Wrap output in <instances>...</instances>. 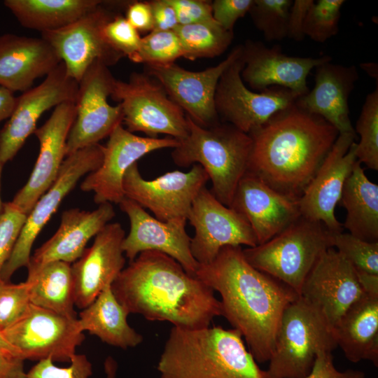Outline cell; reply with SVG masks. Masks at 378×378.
<instances>
[{"mask_svg": "<svg viewBox=\"0 0 378 378\" xmlns=\"http://www.w3.org/2000/svg\"><path fill=\"white\" fill-rule=\"evenodd\" d=\"M344 0H318L309 8L304 23V34L317 43H325L339 31Z\"/></svg>", "mask_w": 378, "mask_h": 378, "instance_id": "obj_39", "label": "cell"}, {"mask_svg": "<svg viewBox=\"0 0 378 378\" xmlns=\"http://www.w3.org/2000/svg\"><path fill=\"white\" fill-rule=\"evenodd\" d=\"M17 97L10 90L0 86V122L12 114Z\"/></svg>", "mask_w": 378, "mask_h": 378, "instance_id": "obj_51", "label": "cell"}, {"mask_svg": "<svg viewBox=\"0 0 378 378\" xmlns=\"http://www.w3.org/2000/svg\"><path fill=\"white\" fill-rule=\"evenodd\" d=\"M178 144V139L170 136H139L119 125L109 135L106 146H103L101 165L88 174L80 188L85 192L92 191L97 204H119L125 197L122 182L127 169L147 153L164 148H174Z\"/></svg>", "mask_w": 378, "mask_h": 378, "instance_id": "obj_19", "label": "cell"}, {"mask_svg": "<svg viewBox=\"0 0 378 378\" xmlns=\"http://www.w3.org/2000/svg\"><path fill=\"white\" fill-rule=\"evenodd\" d=\"M27 217V215L11 202L4 203L0 212V274L12 253Z\"/></svg>", "mask_w": 378, "mask_h": 378, "instance_id": "obj_43", "label": "cell"}, {"mask_svg": "<svg viewBox=\"0 0 378 378\" xmlns=\"http://www.w3.org/2000/svg\"><path fill=\"white\" fill-rule=\"evenodd\" d=\"M337 346L351 362L378 365V295L363 293L332 328Z\"/></svg>", "mask_w": 378, "mask_h": 378, "instance_id": "obj_29", "label": "cell"}, {"mask_svg": "<svg viewBox=\"0 0 378 378\" xmlns=\"http://www.w3.org/2000/svg\"><path fill=\"white\" fill-rule=\"evenodd\" d=\"M209 180L208 174L198 164L187 172L175 170L146 180L135 162L126 172L122 187L125 197L149 209L158 220L166 222L187 220L195 198Z\"/></svg>", "mask_w": 378, "mask_h": 378, "instance_id": "obj_13", "label": "cell"}, {"mask_svg": "<svg viewBox=\"0 0 378 378\" xmlns=\"http://www.w3.org/2000/svg\"><path fill=\"white\" fill-rule=\"evenodd\" d=\"M111 289L129 314L168 321L183 329L207 328L221 316L214 290L186 272L176 260L157 251L140 253L121 271Z\"/></svg>", "mask_w": 378, "mask_h": 378, "instance_id": "obj_2", "label": "cell"}, {"mask_svg": "<svg viewBox=\"0 0 378 378\" xmlns=\"http://www.w3.org/2000/svg\"><path fill=\"white\" fill-rule=\"evenodd\" d=\"M356 134L360 141L356 145L357 160L372 170H378V85L364 101L356 121Z\"/></svg>", "mask_w": 378, "mask_h": 378, "instance_id": "obj_35", "label": "cell"}, {"mask_svg": "<svg viewBox=\"0 0 378 378\" xmlns=\"http://www.w3.org/2000/svg\"><path fill=\"white\" fill-rule=\"evenodd\" d=\"M75 118V102H64L35 130L39 154L27 182L11 201L27 215L56 180L66 157V141Z\"/></svg>", "mask_w": 378, "mask_h": 378, "instance_id": "obj_23", "label": "cell"}, {"mask_svg": "<svg viewBox=\"0 0 378 378\" xmlns=\"http://www.w3.org/2000/svg\"><path fill=\"white\" fill-rule=\"evenodd\" d=\"M337 347L326 318L299 296L282 314L267 370L272 378H306L316 356Z\"/></svg>", "mask_w": 378, "mask_h": 378, "instance_id": "obj_7", "label": "cell"}, {"mask_svg": "<svg viewBox=\"0 0 378 378\" xmlns=\"http://www.w3.org/2000/svg\"><path fill=\"white\" fill-rule=\"evenodd\" d=\"M125 18L139 31H152L154 22L149 1H132L126 9Z\"/></svg>", "mask_w": 378, "mask_h": 378, "instance_id": "obj_47", "label": "cell"}, {"mask_svg": "<svg viewBox=\"0 0 378 378\" xmlns=\"http://www.w3.org/2000/svg\"><path fill=\"white\" fill-rule=\"evenodd\" d=\"M332 234L323 223L300 216L267 241L242 251L251 266L299 295L320 255L332 247Z\"/></svg>", "mask_w": 378, "mask_h": 378, "instance_id": "obj_6", "label": "cell"}, {"mask_svg": "<svg viewBox=\"0 0 378 378\" xmlns=\"http://www.w3.org/2000/svg\"><path fill=\"white\" fill-rule=\"evenodd\" d=\"M115 215L110 202L100 204L92 211L71 209L64 211L57 230L31 255L27 267L28 274L51 262L74 263L83 255L90 239Z\"/></svg>", "mask_w": 378, "mask_h": 378, "instance_id": "obj_26", "label": "cell"}, {"mask_svg": "<svg viewBox=\"0 0 378 378\" xmlns=\"http://www.w3.org/2000/svg\"><path fill=\"white\" fill-rule=\"evenodd\" d=\"M314 2L313 0L293 1L288 15V38L298 42L304 38V23L307 13Z\"/></svg>", "mask_w": 378, "mask_h": 378, "instance_id": "obj_48", "label": "cell"}, {"mask_svg": "<svg viewBox=\"0 0 378 378\" xmlns=\"http://www.w3.org/2000/svg\"><path fill=\"white\" fill-rule=\"evenodd\" d=\"M99 0H5L24 27L41 32L64 27L92 10Z\"/></svg>", "mask_w": 378, "mask_h": 378, "instance_id": "obj_32", "label": "cell"}, {"mask_svg": "<svg viewBox=\"0 0 378 378\" xmlns=\"http://www.w3.org/2000/svg\"><path fill=\"white\" fill-rule=\"evenodd\" d=\"M102 149L103 146L99 144L89 146L64 160L56 180L27 215L12 253L1 271L0 277L4 281L9 282L18 269L28 267L37 236L80 178L101 165Z\"/></svg>", "mask_w": 378, "mask_h": 378, "instance_id": "obj_9", "label": "cell"}, {"mask_svg": "<svg viewBox=\"0 0 378 378\" xmlns=\"http://www.w3.org/2000/svg\"><path fill=\"white\" fill-rule=\"evenodd\" d=\"M103 1L92 10L61 29L41 32V38L55 49L67 74L78 83L95 61L108 67L124 57L106 41L103 28L117 13Z\"/></svg>", "mask_w": 378, "mask_h": 378, "instance_id": "obj_14", "label": "cell"}, {"mask_svg": "<svg viewBox=\"0 0 378 378\" xmlns=\"http://www.w3.org/2000/svg\"><path fill=\"white\" fill-rule=\"evenodd\" d=\"M248 134L252 148L247 172L279 193L299 200L339 132L294 104Z\"/></svg>", "mask_w": 378, "mask_h": 378, "instance_id": "obj_3", "label": "cell"}, {"mask_svg": "<svg viewBox=\"0 0 378 378\" xmlns=\"http://www.w3.org/2000/svg\"><path fill=\"white\" fill-rule=\"evenodd\" d=\"M103 34L113 50L130 59L139 50L141 39L139 31L119 13L105 24Z\"/></svg>", "mask_w": 378, "mask_h": 378, "instance_id": "obj_42", "label": "cell"}, {"mask_svg": "<svg viewBox=\"0 0 378 378\" xmlns=\"http://www.w3.org/2000/svg\"><path fill=\"white\" fill-rule=\"evenodd\" d=\"M243 57L244 66L241 76L250 88L262 92L271 87H280L300 97L309 90L307 78L310 71L332 59L330 55L288 56L279 45L268 47L261 41L251 40L243 45Z\"/></svg>", "mask_w": 378, "mask_h": 378, "instance_id": "obj_22", "label": "cell"}, {"mask_svg": "<svg viewBox=\"0 0 378 378\" xmlns=\"http://www.w3.org/2000/svg\"><path fill=\"white\" fill-rule=\"evenodd\" d=\"M4 165V164L0 161V212L3 208V204H4V203L1 201V174H2Z\"/></svg>", "mask_w": 378, "mask_h": 378, "instance_id": "obj_55", "label": "cell"}, {"mask_svg": "<svg viewBox=\"0 0 378 378\" xmlns=\"http://www.w3.org/2000/svg\"><path fill=\"white\" fill-rule=\"evenodd\" d=\"M125 237L119 223H108L95 236L92 245L71 265L74 304L78 308L88 307L124 269Z\"/></svg>", "mask_w": 378, "mask_h": 378, "instance_id": "obj_24", "label": "cell"}, {"mask_svg": "<svg viewBox=\"0 0 378 378\" xmlns=\"http://www.w3.org/2000/svg\"><path fill=\"white\" fill-rule=\"evenodd\" d=\"M31 304L63 316L78 318L74 307V285L71 264L62 261L47 263L28 274Z\"/></svg>", "mask_w": 378, "mask_h": 378, "instance_id": "obj_33", "label": "cell"}, {"mask_svg": "<svg viewBox=\"0 0 378 378\" xmlns=\"http://www.w3.org/2000/svg\"><path fill=\"white\" fill-rule=\"evenodd\" d=\"M332 247L357 272L378 274V242H368L349 233H332Z\"/></svg>", "mask_w": 378, "mask_h": 378, "instance_id": "obj_40", "label": "cell"}, {"mask_svg": "<svg viewBox=\"0 0 378 378\" xmlns=\"http://www.w3.org/2000/svg\"><path fill=\"white\" fill-rule=\"evenodd\" d=\"M53 360L47 358L38 361L27 372V378H90L92 365L84 354H76L68 367H57ZM105 378H117L118 363L111 356L105 360Z\"/></svg>", "mask_w": 378, "mask_h": 378, "instance_id": "obj_38", "label": "cell"}, {"mask_svg": "<svg viewBox=\"0 0 378 378\" xmlns=\"http://www.w3.org/2000/svg\"><path fill=\"white\" fill-rule=\"evenodd\" d=\"M306 378H365L363 372L348 369L338 370L334 365L331 352H321L316 356L311 372Z\"/></svg>", "mask_w": 378, "mask_h": 378, "instance_id": "obj_46", "label": "cell"}, {"mask_svg": "<svg viewBox=\"0 0 378 378\" xmlns=\"http://www.w3.org/2000/svg\"><path fill=\"white\" fill-rule=\"evenodd\" d=\"M2 333L24 360L70 362L85 340L78 318L32 304L22 318Z\"/></svg>", "mask_w": 378, "mask_h": 378, "instance_id": "obj_11", "label": "cell"}, {"mask_svg": "<svg viewBox=\"0 0 378 378\" xmlns=\"http://www.w3.org/2000/svg\"><path fill=\"white\" fill-rule=\"evenodd\" d=\"M187 220L195 229L190 250L200 265L211 262L225 246L258 245L246 219L222 204L206 186L195 198Z\"/></svg>", "mask_w": 378, "mask_h": 378, "instance_id": "obj_16", "label": "cell"}, {"mask_svg": "<svg viewBox=\"0 0 378 378\" xmlns=\"http://www.w3.org/2000/svg\"><path fill=\"white\" fill-rule=\"evenodd\" d=\"M332 61L317 66L314 85L300 97L295 105L332 125L339 132L356 133L349 117V99L358 80L355 65L345 66Z\"/></svg>", "mask_w": 378, "mask_h": 378, "instance_id": "obj_27", "label": "cell"}, {"mask_svg": "<svg viewBox=\"0 0 378 378\" xmlns=\"http://www.w3.org/2000/svg\"><path fill=\"white\" fill-rule=\"evenodd\" d=\"M195 276L221 298V316L244 338L256 362L269 361L286 307L299 295L246 260L240 246L222 248Z\"/></svg>", "mask_w": 378, "mask_h": 378, "instance_id": "obj_1", "label": "cell"}, {"mask_svg": "<svg viewBox=\"0 0 378 378\" xmlns=\"http://www.w3.org/2000/svg\"><path fill=\"white\" fill-rule=\"evenodd\" d=\"M361 69L371 78L378 80V65L377 63L368 62L360 64Z\"/></svg>", "mask_w": 378, "mask_h": 378, "instance_id": "obj_54", "label": "cell"}, {"mask_svg": "<svg viewBox=\"0 0 378 378\" xmlns=\"http://www.w3.org/2000/svg\"><path fill=\"white\" fill-rule=\"evenodd\" d=\"M363 293L355 269L330 247L314 264L299 296L320 312L333 328L345 311Z\"/></svg>", "mask_w": 378, "mask_h": 378, "instance_id": "obj_21", "label": "cell"}, {"mask_svg": "<svg viewBox=\"0 0 378 378\" xmlns=\"http://www.w3.org/2000/svg\"><path fill=\"white\" fill-rule=\"evenodd\" d=\"M174 7L178 24L216 23L211 2L204 0H169Z\"/></svg>", "mask_w": 378, "mask_h": 378, "instance_id": "obj_44", "label": "cell"}, {"mask_svg": "<svg viewBox=\"0 0 378 378\" xmlns=\"http://www.w3.org/2000/svg\"><path fill=\"white\" fill-rule=\"evenodd\" d=\"M128 314L115 297L111 286H108L93 302L82 309L78 323L82 332L88 331L103 342L126 349L143 341V336L129 325Z\"/></svg>", "mask_w": 378, "mask_h": 378, "instance_id": "obj_30", "label": "cell"}, {"mask_svg": "<svg viewBox=\"0 0 378 378\" xmlns=\"http://www.w3.org/2000/svg\"><path fill=\"white\" fill-rule=\"evenodd\" d=\"M356 133L339 134L314 176L299 199L301 216L321 223L332 233L343 231L335 206L356 162Z\"/></svg>", "mask_w": 378, "mask_h": 378, "instance_id": "obj_18", "label": "cell"}, {"mask_svg": "<svg viewBox=\"0 0 378 378\" xmlns=\"http://www.w3.org/2000/svg\"><path fill=\"white\" fill-rule=\"evenodd\" d=\"M292 0H253L249 10L255 27L267 41L288 38L289 10Z\"/></svg>", "mask_w": 378, "mask_h": 378, "instance_id": "obj_36", "label": "cell"}, {"mask_svg": "<svg viewBox=\"0 0 378 378\" xmlns=\"http://www.w3.org/2000/svg\"><path fill=\"white\" fill-rule=\"evenodd\" d=\"M253 0H215L211 2L214 19L224 29L233 32L238 19L249 12Z\"/></svg>", "mask_w": 378, "mask_h": 378, "instance_id": "obj_45", "label": "cell"}, {"mask_svg": "<svg viewBox=\"0 0 378 378\" xmlns=\"http://www.w3.org/2000/svg\"><path fill=\"white\" fill-rule=\"evenodd\" d=\"M157 370L160 378H272L247 351L241 333L220 326H173Z\"/></svg>", "mask_w": 378, "mask_h": 378, "instance_id": "obj_4", "label": "cell"}, {"mask_svg": "<svg viewBox=\"0 0 378 378\" xmlns=\"http://www.w3.org/2000/svg\"><path fill=\"white\" fill-rule=\"evenodd\" d=\"M118 204L130 223V232L122 244L124 254L130 262L143 251H157L172 257L186 272L195 276L199 263L191 253V237L186 230V219L161 221L127 197Z\"/></svg>", "mask_w": 378, "mask_h": 378, "instance_id": "obj_20", "label": "cell"}, {"mask_svg": "<svg viewBox=\"0 0 378 378\" xmlns=\"http://www.w3.org/2000/svg\"><path fill=\"white\" fill-rule=\"evenodd\" d=\"M110 97L120 102L122 122L132 133L141 132L151 138L164 134L178 141L188 134L184 111L146 73L133 72L127 81L115 79Z\"/></svg>", "mask_w": 378, "mask_h": 378, "instance_id": "obj_8", "label": "cell"}, {"mask_svg": "<svg viewBox=\"0 0 378 378\" xmlns=\"http://www.w3.org/2000/svg\"><path fill=\"white\" fill-rule=\"evenodd\" d=\"M62 62L43 38L6 34L0 36V86L24 92Z\"/></svg>", "mask_w": 378, "mask_h": 378, "instance_id": "obj_28", "label": "cell"}, {"mask_svg": "<svg viewBox=\"0 0 378 378\" xmlns=\"http://www.w3.org/2000/svg\"><path fill=\"white\" fill-rule=\"evenodd\" d=\"M242 52L243 45H238L224 60L203 71H188L174 62L145 65V73L163 86L169 97L195 124L207 128L220 122L214 101L218 80Z\"/></svg>", "mask_w": 378, "mask_h": 378, "instance_id": "obj_15", "label": "cell"}, {"mask_svg": "<svg viewBox=\"0 0 378 378\" xmlns=\"http://www.w3.org/2000/svg\"><path fill=\"white\" fill-rule=\"evenodd\" d=\"M339 202L346 211L343 228L363 241L378 242V185L368 179L358 160Z\"/></svg>", "mask_w": 378, "mask_h": 378, "instance_id": "obj_31", "label": "cell"}, {"mask_svg": "<svg viewBox=\"0 0 378 378\" xmlns=\"http://www.w3.org/2000/svg\"><path fill=\"white\" fill-rule=\"evenodd\" d=\"M115 80L108 67L99 61L94 62L83 74L78 82L76 118L68 136L66 157L99 144L122 125L120 105L111 106L107 100Z\"/></svg>", "mask_w": 378, "mask_h": 378, "instance_id": "obj_12", "label": "cell"}, {"mask_svg": "<svg viewBox=\"0 0 378 378\" xmlns=\"http://www.w3.org/2000/svg\"><path fill=\"white\" fill-rule=\"evenodd\" d=\"M149 4L151 6L153 17V30H174L178 25V22L176 11L169 2V0L150 1Z\"/></svg>", "mask_w": 378, "mask_h": 378, "instance_id": "obj_49", "label": "cell"}, {"mask_svg": "<svg viewBox=\"0 0 378 378\" xmlns=\"http://www.w3.org/2000/svg\"><path fill=\"white\" fill-rule=\"evenodd\" d=\"M244 66L242 52L221 75L214 101L219 119L250 134L278 112L293 106L300 96L280 87L258 92L251 90L241 76Z\"/></svg>", "mask_w": 378, "mask_h": 378, "instance_id": "obj_10", "label": "cell"}, {"mask_svg": "<svg viewBox=\"0 0 378 378\" xmlns=\"http://www.w3.org/2000/svg\"><path fill=\"white\" fill-rule=\"evenodd\" d=\"M31 305L29 287L4 281L0 278V330L12 326L28 312Z\"/></svg>", "mask_w": 378, "mask_h": 378, "instance_id": "obj_41", "label": "cell"}, {"mask_svg": "<svg viewBox=\"0 0 378 378\" xmlns=\"http://www.w3.org/2000/svg\"><path fill=\"white\" fill-rule=\"evenodd\" d=\"M230 207L246 219L258 245L278 234L301 216L299 200L279 193L248 172L239 182Z\"/></svg>", "mask_w": 378, "mask_h": 378, "instance_id": "obj_25", "label": "cell"}, {"mask_svg": "<svg viewBox=\"0 0 378 378\" xmlns=\"http://www.w3.org/2000/svg\"><path fill=\"white\" fill-rule=\"evenodd\" d=\"M0 352L11 354L20 358L17 349L13 346L5 338L2 331L0 330Z\"/></svg>", "mask_w": 378, "mask_h": 378, "instance_id": "obj_53", "label": "cell"}, {"mask_svg": "<svg viewBox=\"0 0 378 378\" xmlns=\"http://www.w3.org/2000/svg\"><path fill=\"white\" fill-rule=\"evenodd\" d=\"M186 118L189 132L174 148L173 161L180 167L201 165L211 181V192L230 207L238 183L248 171L252 139L226 122L205 128L188 115Z\"/></svg>", "mask_w": 378, "mask_h": 378, "instance_id": "obj_5", "label": "cell"}, {"mask_svg": "<svg viewBox=\"0 0 378 378\" xmlns=\"http://www.w3.org/2000/svg\"><path fill=\"white\" fill-rule=\"evenodd\" d=\"M0 378H27L24 360L9 354L0 352Z\"/></svg>", "mask_w": 378, "mask_h": 378, "instance_id": "obj_50", "label": "cell"}, {"mask_svg": "<svg viewBox=\"0 0 378 378\" xmlns=\"http://www.w3.org/2000/svg\"><path fill=\"white\" fill-rule=\"evenodd\" d=\"M174 31L182 46L183 57L190 60L221 55L234 37L233 32L226 31L217 22L178 24Z\"/></svg>", "mask_w": 378, "mask_h": 378, "instance_id": "obj_34", "label": "cell"}, {"mask_svg": "<svg viewBox=\"0 0 378 378\" xmlns=\"http://www.w3.org/2000/svg\"><path fill=\"white\" fill-rule=\"evenodd\" d=\"M356 272L363 292L370 295H378V274Z\"/></svg>", "mask_w": 378, "mask_h": 378, "instance_id": "obj_52", "label": "cell"}, {"mask_svg": "<svg viewBox=\"0 0 378 378\" xmlns=\"http://www.w3.org/2000/svg\"><path fill=\"white\" fill-rule=\"evenodd\" d=\"M78 83L62 62L39 85L17 97L13 111L0 130V161L5 164L21 149L46 111L66 102H75Z\"/></svg>", "mask_w": 378, "mask_h": 378, "instance_id": "obj_17", "label": "cell"}, {"mask_svg": "<svg viewBox=\"0 0 378 378\" xmlns=\"http://www.w3.org/2000/svg\"><path fill=\"white\" fill-rule=\"evenodd\" d=\"M183 56L180 41L174 30H153L142 37L138 51L130 59L145 65L168 64Z\"/></svg>", "mask_w": 378, "mask_h": 378, "instance_id": "obj_37", "label": "cell"}]
</instances>
